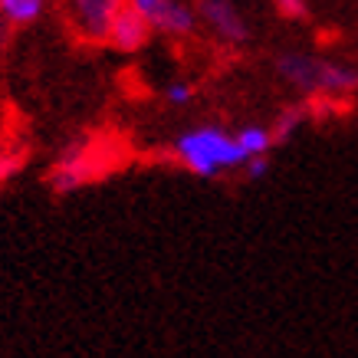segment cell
<instances>
[{
  "label": "cell",
  "mask_w": 358,
  "mask_h": 358,
  "mask_svg": "<svg viewBox=\"0 0 358 358\" xmlns=\"http://www.w3.org/2000/svg\"><path fill=\"white\" fill-rule=\"evenodd\" d=\"M276 76L306 99H348L358 92V66L286 50L273 59Z\"/></svg>",
  "instance_id": "cell-1"
},
{
  "label": "cell",
  "mask_w": 358,
  "mask_h": 358,
  "mask_svg": "<svg viewBox=\"0 0 358 358\" xmlns=\"http://www.w3.org/2000/svg\"><path fill=\"white\" fill-rule=\"evenodd\" d=\"M112 155H119L112 145L99 138H76L73 145H66L63 155L56 158V164L50 168V187H53L56 194H73L79 187L92 185L99 181L102 174L115 168V158Z\"/></svg>",
  "instance_id": "cell-3"
},
{
  "label": "cell",
  "mask_w": 358,
  "mask_h": 358,
  "mask_svg": "<svg viewBox=\"0 0 358 358\" xmlns=\"http://www.w3.org/2000/svg\"><path fill=\"white\" fill-rule=\"evenodd\" d=\"M197 20L217 36L224 46L240 50L250 43V23L234 0H197Z\"/></svg>",
  "instance_id": "cell-6"
},
{
  "label": "cell",
  "mask_w": 358,
  "mask_h": 358,
  "mask_svg": "<svg viewBox=\"0 0 358 358\" xmlns=\"http://www.w3.org/2000/svg\"><path fill=\"white\" fill-rule=\"evenodd\" d=\"M197 96V86L194 83H187V79H174L164 86V102L168 106H187V102H194Z\"/></svg>",
  "instance_id": "cell-12"
},
{
  "label": "cell",
  "mask_w": 358,
  "mask_h": 358,
  "mask_svg": "<svg viewBox=\"0 0 358 358\" xmlns=\"http://www.w3.org/2000/svg\"><path fill=\"white\" fill-rule=\"evenodd\" d=\"M7 40H10V23H7L3 17H0V50L7 46Z\"/></svg>",
  "instance_id": "cell-15"
},
{
  "label": "cell",
  "mask_w": 358,
  "mask_h": 358,
  "mask_svg": "<svg viewBox=\"0 0 358 358\" xmlns=\"http://www.w3.org/2000/svg\"><path fill=\"white\" fill-rule=\"evenodd\" d=\"M23 164H27V148H23V145L0 148V181H10Z\"/></svg>",
  "instance_id": "cell-11"
},
{
  "label": "cell",
  "mask_w": 358,
  "mask_h": 358,
  "mask_svg": "<svg viewBox=\"0 0 358 358\" xmlns=\"http://www.w3.org/2000/svg\"><path fill=\"white\" fill-rule=\"evenodd\" d=\"M122 3L125 0H66V20L83 43H106Z\"/></svg>",
  "instance_id": "cell-5"
},
{
  "label": "cell",
  "mask_w": 358,
  "mask_h": 358,
  "mask_svg": "<svg viewBox=\"0 0 358 358\" xmlns=\"http://www.w3.org/2000/svg\"><path fill=\"white\" fill-rule=\"evenodd\" d=\"M148 40H152V27H148V20H145L129 0H125L122 10L115 13V20H112L106 43H109L112 50H119V53H138V50L148 46Z\"/></svg>",
  "instance_id": "cell-7"
},
{
  "label": "cell",
  "mask_w": 358,
  "mask_h": 358,
  "mask_svg": "<svg viewBox=\"0 0 358 358\" xmlns=\"http://www.w3.org/2000/svg\"><path fill=\"white\" fill-rule=\"evenodd\" d=\"M234 138H237L240 152L243 158H257V155H270L276 145H273V131L270 125H263V122H247V125H240L234 131Z\"/></svg>",
  "instance_id": "cell-8"
},
{
  "label": "cell",
  "mask_w": 358,
  "mask_h": 358,
  "mask_svg": "<svg viewBox=\"0 0 358 358\" xmlns=\"http://www.w3.org/2000/svg\"><path fill=\"white\" fill-rule=\"evenodd\" d=\"M309 119V112L306 106H286V109L270 122V131H273V145H286V141H293V135L306 125Z\"/></svg>",
  "instance_id": "cell-9"
},
{
  "label": "cell",
  "mask_w": 358,
  "mask_h": 358,
  "mask_svg": "<svg viewBox=\"0 0 358 358\" xmlns=\"http://www.w3.org/2000/svg\"><path fill=\"white\" fill-rule=\"evenodd\" d=\"M171 155L185 171L204 178V181H214L220 174H234L247 164L234 131H227L224 125H194V129L181 131L171 145Z\"/></svg>",
  "instance_id": "cell-2"
},
{
  "label": "cell",
  "mask_w": 358,
  "mask_h": 358,
  "mask_svg": "<svg viewBox=\"0 0 358 358\" xmlns=\"http://www.w3.org/2000/svg\"><path fill=\"white\" fill-rule=\"evenodd\" d=\"M129 3L148 20L152 33H162L171 40H187L201 27L197 10L185 0H129Z\"/></svg>",
  "instance_id": "cell-4"
},
{
  "label": "cell",
  "mask_w": 358,
  "mask_h": 358,
  "mask_svg": "<svg viewBox=\"0 0 358 358\" xmlns=\"http://www.w3.org/2000/svg\"><path fill=\"white\" fill-rule=\"evenodd\" d=\"M46 10V0H0V17L10 27H27V23L40 20Z\"/></svg>",
  "instance_id": "cell-10"
},
{
  "label": "cell",
  "mask_w": 358,
  "mask_h": 358,
  "mask_svg": "<svg viewBox=\"0 0 358 358\" xmlns=\"http://www.w3.org/2000/svg\"><path fill=\"white\" fill-rule=\"evenodd\" d=\"M247 174V181H263L270 174V155H257V158H247V164L240 168Z\"/></svg>",
  "instance_id": "cell-14"
},
{
  "label": "cell",
  "mask_w": 358,
  "mask_h": 358,
  "mask_svg": "<svg viewBox=\"0 0 358 358\" xmlns=\"http://www.w3.org/2000/svg\"><path fill=\"white\" fill-rule=\"evenodd\" d=\"M273 7H276V13H280L282 20H306L309 17V0H273Z\"/></svg>",
  "instance_id": "cell-13"
}]
</instances>
